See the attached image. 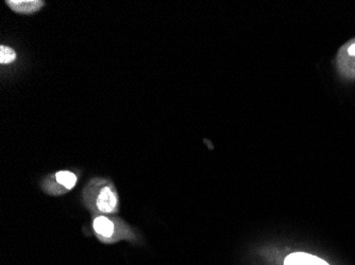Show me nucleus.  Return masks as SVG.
Instances as JSON below:
<instances>
[{
  "instance_id": "obj_1",
  "label": "nucleus",
  "mask_w": 355,
  "mask_h": 265,
  "mask_svg": "<svg viewBox=\"0 0 355 265\" xmlns=\"http://www.w3.org/2000/svg\"><path fill=\"white\" fill-rule=\"evenodd\" d=\"M335 64L342 78L355 80V38L341 46L336 56Z\"/></svg>"
},
{
  "instance_id": "obj_2",
  "label": "nucleus",
  "mask_w": 355,
  "mask_h": 265,
  "mask_svg": "<svg viewBox=\"0 0 355 265\" xmlns=\"http://www.w3.org/2000/svg\"><path fill=\"white\" fill-rule=\"evenodd\" d=\"M117 196L115 192L108 187L103 188L97 197V208L101 212L110 213L116 209Z\"/></svg>"
},
{
  "instance_id": "obj_3",
  "label": "nucleus",
  "mask_w": 355,
  "mask_h": 265,
  "mask_svg": "<svg viewBox=\"0 0 355 265\" xmlns=\"http://www.w3.org/2000/svg\"><path fill=\"white\" fill-rule=\"evenodd\" d=\"M284 265H329L324 260L305 252H295L287 255Z\"/></svg>"
},
{
  "instance_id": "obj_4",
  "label": "nucleus",
  "mask_w": 355,
  "mask_h": 265,
  "mask_svg": "<svg viewBox=\"0 0 355 265\" xmlns=\"http://www.w3.org/2000/svg\"><path fill=\"white\" fill-rule=\"evenodd\" d=\"M7 5L17 13L31 14L39 11L44 6V2H40V0H9Z\"/></svg>"
},
{
  "instance_id": "obj_5",
  "label": "nucleus",
  "mask_w": 355,
  "mask_h": 265,
  "mask_svg": "<svg viewBox=\"0 0 355 265\" xmlns=\"http://www.w3.org/2000/svg\"><path fill=\"white\" fill-rule=\"evenodd\" d=\"M95 231L104 237L111 236L114 232V224L105 216H99L94 221Z\"/></svg>"
},
{
  "instance_id": "obj_6",
  "label": "nucleus",
  "mask_w": 355,
  "mask_h": 265,
  "mask_svg": "<svg viewBox=\"0 0 355 265\" xmlns=\"http://www.w3.org/2000/svg\"><path fill=\"white\" fill-rule=\"evenodd\" d=\"M56 178L59 184H61L63 187H65L68 190L74 188L75 185L77 184V176L74 174V173H71L69 171L58 172Z\"/></svg>"
},
{
  "instance_id": "obj_7",
  "label": "nucleus",
  "mask_w": 355,
  "mask_h": 265,
  "mask_svg": "<svg viewBox=\"0 0 355 265\" xmlns=\"http://www.w3.org/2000/svg\"><path fill=\"white\" fill-rule=\"evenodd\" d=\"M16 60V52L7 46L0 47V63L10 64Z\"/></svg>"
}]
</instances>
